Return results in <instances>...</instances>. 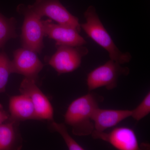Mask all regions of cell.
Segmentation results:
<instances>
[{
	"label": "cell",
	"mask_w": 150,
	"mask_h": 150,
	"mask_svg": "<svg viewBox=\"0 0 150 150\" xmlns=\"http://www.w3.org/2000/svg\"><path fill=\"white\" fill-rule=\"evenodd\" d=\"M17 11L24 16L22 27L23 47L40 54L44 47L43 39L45 36L41 18L22 4L18 6Z\"/></svg>",
	"instance_id": "cell-3"
},
{
	"label": "cell",
	"mask_w": 150,
	"mask_h": 150,
	"mask_svg": "<svg viewBox=\"0 0 150 150\" xmlns=\"http://www.w3.org/2000/svg\"><path fill=\"white\" fill-rule=\"evenodd\" d=\"M27 7L40 18L44 16L48 17L58 24L80 32L79 19L70 13L59 0H35L33 4Z\"/></svg>",
	"instance_id": "cell-5"
},
{
	"label": "cell",
	"mask_w": 150,
	"mask_h": 150,
	"mask_svg": "<svg viewBox=\"0 0 150 150\" xmlns=\"http://www.w3.org/2000/svg\"><path fill=\"white\" fill-rule=\"evenodd\" d=\"M16 25L14 18H8L0 13V49L8 40L17 37Z\"/></svg>",
	"instance_id": "cell-14"
},
{
	"label": "cell",
	"mask_w": 150,
	"mask_h": 150,
	"mask_svg": "<svg viewBox=\"0 0 150 150\" xmlns=\"http://www.w3.org/2000/svg\"><path fill=\"white\" fill-rule=\"evenodd\" d=\"M131 110L103 109L98 107L94 110L92 116L94 130L104 131L131 117Z\"/></svg>",
	"instance_id": "cell-11"
},
{
	"label": "cell",
	"mask_w": 150,
	"mask_h": 150,
	"mask_svg": "<svg viewBox=\"0 0 150 150\" xmlns=\"http://www.w3.org/2000/svg\"><path fill=\"white\" fill-rule=\"evenodd\" d=\"M86 22L81 24L88 37L107 51L110 59L122 65L129 63L132 56L129 52H121L113 42L97 13L95 8L89 6L84 13Z\"/></svg>",
	"instance_id": "cell-2"
},
{
	"label": "cell",
	"mask_w": 150,
	"mask_h": 150,
	"mask_svg": "<svg viewBox=\"0 0 150 150\" xmlns=\"http://www.w3.org/2000/svg\"><path fill=\"white\" fill-rule=\"evenodd\" d=\"M11 65L12 74H21L25 78L36 81L43 67V64L37 54L24 48H19L14 51Z\"/></svg>",
	"instance_id": "cell-8"
},
{
	"label": "cell",
	"mask_w": 150,
	"mask_h": 150,
	"mask_svg": "<svg viewBox=\"0 0 150 150\" xmlns=\"http://www.w3.org/2000/svg\"><path fill=\"white\" fill-rule=\"evenodd\" d=\"M10 116L12 121H20L36 120L35 108L30 98L26 95L21 93L10 98Z\"/></svg>",
	"instance_id": "cell-12"
},
{
	"label": "cell",
	"mask_w": 150,
	"mask_h": 150,
	"mask_svg": "<svg viewBox=\"0 0 150 150\" xmlns=\"http://www.w3.org/2000/svg\"><path fill=\"white\" fill-rule=\"evenodd\" d=\"M45 36L56 41V46L64 45L72 46H83L86 40L79 32L71 28L55 24L51 19L42 20Z\"/></svg>",
	"instance_id": "cell-10"
},
{
	"label": "cell",
	"mask_w": 150,
	"mask_h": 150,
	"mask_svg": "<svg viewBox=\"0 0 150 150\" xmlns=\"http://www.w3.org/2000/svg\"><path fill=\"white\" fill-rule=\"evenodd\" d=\"M9 116V113L4 110L2 105L0 103V124L7 121Z\"/></svg>",
	"instance_id": "cell-18"
},
{
	"label": "cell",
	"mask_w": 150,
	"mask_h": 150,
	"mask_svg": "<svg viewBox=\"0 0 150 150\" xmlns=\"http://www.w3.org/2000/svg\"><path fill=\"white\" fill-rule=\"evenodd\" d=\"M36 81L24 78L19 88L21 93L26 95L32 101L35 112L36 120L54 121V109L47 96L36 84Z\"/></svg>",
	"instance_id": "cell-7"
},
{
	"label": "cell",
	"mask_w": 150,
	"mask_h": 150,
	"mask_svg": "<svg viewBox=\"0 0 150 150\" xmlns=\"http://www.w3.org/2000/svg\"><path fill=\"white\" fill-rule=\"evenodd\" d=\"M103 100L102 96L90 92L71 103L65 113L64 121L72 128L74 135H91L94 130L93 113Z\"/></svg>",
	"instance_id": "cell-1"
},
{
	"label": "cell",
	"mask_w": 150,
	"mask_h": 150,
	"mask_svg": "<svg viewBox=\"0 0 150 150\" xmlns=\"http://www.w3.org/2000/svg\"><path fill=\"white\" fill-rule=\"evenodd\" d=\"M131 117L137 121H139L149 115L150 112V92L148 93L141 103L131 110Z\"/></svg>",
	"instance_id": "cell-17"
},
{
	"label": "cell",
	"mask_w": 150,
	"mask_h": 150,
	"mask_svg": "<svg viewBox=\"0 0 150 150\" xmlns=\"http://www.w3.org/2000/svg\"><path fill=\"white\" fill-rule=\"evenodd\" d=\"M129 73L128 67H122L121 64L110 59L88 74L86 83L88 90L90 92L102 87L109 90L113 89L117 87L119 77L128 76Z\"/></svg>",
	"instance_id": "cell-4"
},
{
	"label": "cell",
	"mask_w": 150,
	"mask_h": 150,
	"mask_svg": "<svg viewBox=\"0 0 150 150\" xmlns=\"http://www.w3.org/2000/svg\"><path fill=\"white\" fill-rule=\"evenodd\" d=\"M11 74H12L11 61L4 52H0V93L5 91Z\"/></svg>",
	"instance_id": "cell-16"
},
{
	"label": "cell",
	"mask_w": 150,
	"mask_h": 150,
	"mask_svg": "<svg viewBox=\"0 0 150 150\" xmlns=\"http://www.w3.org/2000/svg\"><path fill=\"white\" fill-rule=\"evenodd\" d=\"M91 135L93 139L108 142L118 150L140 149L136 133L133 129L129 127H117L109 133L94 130Z\"/></svg>",
	"instance_id": "cell-9"
},
{
	"label": "cell",
	"mask_w": 150,
	"mask_h": 150,
	"mask_svg": "<svg viewBox=\"0 0 150 150\" xmlns=\"http://www.w3.org/2000/svg\"><path fill=\"white\" fill-rule=\"evenodd\" d=\"M57 50L48 61V64L59 74L72 72L81 65L83 58L88 50L83 46H56Z\"/></svg>",
	"instance_id": "cell-6"
},
{
	"label": "cell",
	"mask_w": 150,
	"mask_h": 150,
	"mask_svg": "<svg viewBox=\"0 0 150 150\" xmlns=\"http://www.w3.org/2000/svg\"><path fill=\"white\" fill-rule=\"evenodd\" d=\"M51 129L53 131L58 132L64 140L68 149L70 150H83L84 149L70 136L65 124L58 123L51 121Z\"/></svg>",
	"instance_id": "cell-15"
},
{
	"label": "cell",
	"mask_w": 150,
	"mask_h": 150,
	"mask_svg": "<svg viewBox=\"0 0 150 150\" xmlns=\"http://www.w3.org/2000/svg\"><path fill=\"white\" fill-rule=\"evenodd\" d=\"M0 124V150L18 149L21 148L18 131L19 122L8 119Z\"/></svg>",
	"instance_id": "cell-13"
}]
</instances>
